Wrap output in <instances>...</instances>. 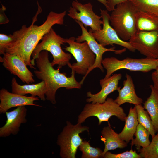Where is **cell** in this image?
I'll list each match as a JSON object with an SVG mask.
<instances>
[{
	"mask_svg": "<svg viewBox=\"0 0 158 158\" xmlns=\"http://www.w3.org/2000/svg\"><path fill=\"white\" fill-rule=\"evenodd\" d=\"M75 39L74 37L65 38L66 43L69 46L64 49L71 53L76 61L72 64L69 63L68 66L76 73L85 75L94 64L96 56L86 42H78Z\"/></svg>",
	"mask_w": 158,
	"mask_h": 158,
	"instance_id": "8",
	"label": "cell"
},
{
	"mask_svg": "<svg viewBox=\"0 0 158 158\" xmlns=\"http://www.w3.org/2000/svg\"><path fill=\"white\" fill-rule=\"evenodd\" d=\"M111 98H107L103 103H88L84 106L78 116L77 123H82L88 118L92 116L97 117L98 125L102 122H108L112 116H115L122 121H125L126 115L123 108Z\"/></svg>",
	"mask_w": 158,
	"mask_h": 158,
	"instance_id": "5",
	"label": "cell"
},
{
	"mask_svg": "<svg viewBox=\"0 0 158 158\" xmlns=\"http://www.w3.org/2000/svg\"><path fill=\"white\" fill-rule=\"evenodd\" d=\"M108 125L104 127L101 132L100 140L104 144V148L102 153V157L109 150L116 148H123L126 147L127 144L119 137L118 134L111 128L109 123Z\"/></svg>",
	"mask_w": 158,
	"mask_h": 158,
	"instance_id": "19",
	"label": "cell"
},
{
	"mask_svg": "<svg viewBox=\"0 0 158 158\" xmlns=\"http://www.w3.org/2000/svg\"><path fill=\"white\" fill-rule=\"evenodd\" d=\"M150 87V95L143 103L144 107L149 115L155 132L158 133V91L153 85Z\"/></svg>",
	"mask_w": 158,
	"mask_h": 158,
	"instance_id": "22",
	"label": "cell"
},
{
	"mask_svg": "<svg viewBox=\"0 0 158 158\" xmlns=\"http://www.w3.org/2000/svg\"><path fill=\"white\" fill-rule=\"evenodd\" d=\"M6 8L4 6L2 5V7L0 10V24L7 23H8L9 20L5 14L4 11Z\"/></svg>",
	"mask_w": 158,
	"mask_h": 158,
	"instance_id": "31",
	"label": "cell"
},
{
	"mask_svg": "<svg viewBox=\"0 0 158 158\" xmlns=\"http://www.w3.org/2000/svg\"><path fill=\"white\" fill-rule=\"evenodd\" d=\"M35 61L38 69L35 70L34 73L38 79L45 82L47 87L46 99L52 104L56 103V94L59 88L64 87L69 90L81 88L82 84L75 78V71L72 70L71 76L68 77L65 73L59 72V68L56 69L54 68L49 60L47 51L40 52Z\"/></svg>",
	"mask_w": 158,
	"mask_h": 158,
	"instance_id": "2",
	"label": "cell"
},
{
	"mask_svg": "<svg viewBox=\"0 0 158 158\" xmlns=\"http://www.w3.org/2000/svg\"><path fill=\"white\" fill-rule=\"evenodd\" d=\"M102 19L103 27L98 31H92L91 33L95 40L103 46L115 44L123 47L130 51L134 52L136 50L129 42L123 41L118 36L116 32L110 24V15L107 10L100 9Z\"/></svg>",
	"mask_w": 158,
	"mask_h": 158,
	"instance_id": "11",
	"label": "cell"
},
{
	"mask_svg": "<svg viewBox=\"0 0 158 158\" xmlns=\"http://www.w3.org/2000/svg\"><path fill=\"white\" fill-rule=\"evenodd\" d=\"M103 158H141V157L132 148L129 151H126L118 154H113L107 151L104 154Z\"/></svg>",
	"mask_w": 158,
	"mask_h": 158,
	"instance_id": "28",
	"label": "cell"
},
{
	"mask_svg": "<svg viewBox=\"0 0 158 158\" xmlns=\"http://www.w3.org/2000/svg\"><path fill=\"white\" fill-rule=\"evenodd\" d=\"M38 10L33 17L32 24L27 27L23 25L19 30L15 31L13 35L16 41L10 45L6 49L5 53L18 55L24 61L27 66L35 69L31 63V56L34 50L44 36L55 24H63L64 17L66 11L61 13L51 11L45 22L40 26L34 24L37 20V15L42 11L38 3Z\"/></svg>",
	"mask_w": 158,
	"mask_h": 158,
	"instance_id": "1",
	"label": "cell"
},
{
	"mask_svg": "<svg viewBox=\"0 0 158 158\" xmlns=\"http://www.w3.org/2000/svg\"><path fill=\"white\" fill-rule=\"evenodd\" d=\"M157 60H158V58L157 59Z\"/></svg>",
	"mask_w": 158,
	"mask_h": 158,
	"instance_id": "34",
	"label": "cell"
},
{
	"mask_svg": "<svg viewBox=\"0 0 158 158\" xmlns=\"http://www.w3.org/2000/svg\"><path fill=\"white\" fill-rule=\"evenodd\" d=\"M41 42L38 44L33 51L31 56V63L35 65V61L40 52L43 50L49 52L52 54L53 60L51 62L53 66L58 65L60 69L70 63L71 54L64 52L61 49V45L66 43L65 38L57 35L51 28L49 31L42 37Z\"/></svg>",
	"mask_w": 158,
	"mask_h": 158,
	"instance_id": "4",
	"label": "cell"
},
{
	"mask_svg": "<svg viewBox=\"0 0 158 158\" xmlns=\"http://www.w3.org/2000/svg\"><path fill=\"white\" fill-rule=\"evenodd\" d=\"M67 15L75 21L82 23L84 27H89L92 31L102 29L101 16L96 14L93 11L92 6L90 2L83 4L76 0L73 1L72 6L68 11Z\"/></svg>",
	"mask_w": 158,
	"mask_h": 158,
	"instance_id": "10",
	"label": "cell"
},
{
	"mask_svg": "<svg viewBox=\"0 0 158 158\" xmlns=\"http://www.w3.org/2000/svg\"><path fill=\"white\" fill-rule=\"evenodd\" d=\"M138 11L128 0L117 4L110 15L111 26L123 41L129 40L137 31L136 16Z\"/></svg>",
	"mask_w": 158,
	"mask_h": 158,
	"instance_id": "3",
	"label": "cell"
},
{
	"mask_svg": "<svg viewBox=\"0 0 158 158\" xmlns=\"http://www.w3.org/2000/svg\"><path fill=\"white\" fill-rule=\"evenodd\" d=\"M125 121V123L123 128L118 134V135L122 140L128 143L133 138V136L139 124L135 107L133 108L130 107Z\"/></svg>",
	"mask_w": 158,
	"mask_h": 158,
	"instance_id": "21",
	"label": "cell"
},
{
	"mask_svg": "<svg viewBox=\"0 0 158 158\" xmlns=\"http://www.w3.org/2000/svg\"><path fill=\"white\" fill-rule=\"evenodd\" d=\"M125 77L126 79L123 81V87L121 89L119 87L117 90L118 95L115 101L120 105L126 103L134 105L141 104L143 99L137 95L131 77L127 73Z\"/></svg>",
	"mask_w": 158,
	"mask_h": 158,
	"instance_id": "17",
	"label": "cell"
},
{
	"mask_svg": "<svg viewBox=\"0 0 158 158\" xmlns=\"http://www.w3.org/2000/svg\"><path fill=\"white\" fill-rule=\"evenodd\" d=\"M89 128L81 123L72 124L67 121L66 125L58 135L56 143L60 147L59 155L62 158H75L77 150L83 140L80 135L89 131Z\"/></svg>",
	"mask_w": 158,
	"mask_h": 158,
	"instance_id": "7",
	"label": "cell"
},
{
	"mask_svg": "<svg viewBox=\"0 0 158 158\" xmlns=\"http://www.w3.org/2000/svg\"><path fill=\"white\" fill-rule=\"evenodd\" d=\"M138 11L151 13L158 17V0H129Z\"/></svg>",
	"mask_w": 158,
	"mask_h": 158,
	"instance_id": "25",
	"label": "cell"
},
{
	"mask_svg": "<svg viewBox=\"0 0 158 158\" xmlns=\"http://www.w3.org/2000/svg\"><path fill=\"white\" fill-rule=\"evenodd\" d=\"M129 41L135 50L146 57L158 58V30L137 31Z\"/></svg>",
	"mask_w": 158,
	"mask_h": 158,
	"instance_id": "12",
	"label": "cell"
},
{
	"mask_svg": "<svg viewBox=\"0 0 158 158\" xmlns=\"http://www.w3.org/2000/svg\"><path fill=\"white\" fill-rule=\"evenodd\" d=\"M79 148L82 152V158L102 157L103 151L99 148L92 147L89 141H83Z\"/></svg>",
	"mask_w": 158,
	"mask_h": 158,
	"instance_id": "27",
	"label": "cell"
},
{
	"mask_svg": "<svg viewBox=\"0 0 158 158\" xmlns=\"http://www.w3.org/2000/svg\"><path fill=\"white\" fill-rule=\"evenodd\" d=\"M102 64L106 70L104 78L107 79L116 71L121 69L144 73L152 70H156L158 68V60L147 57L139 59L127 57L120 60L112 57L103 59Z\"/></svg>",
	"mask_w": 158,
	"mask_h": 158,
	"instance_id": "6",
	"label": "cell"
},
{
	"mask_svg": "<svg viewBox=\"0 0 158 158\" xmlns=\"http://www.w3.org/2000/svg\"><path fill=\"white\" fill-rule=\"evenodd\" d=\"M138 152L142 158H158V133L152 138L148 146L142 147Z\"/></svg>",
	"mask_w": 158,
	"mask_h": 158,
	"instance_id": "26",
	"label": "cell"
},
{
	"mask_svg": "<svg viewBox=\"0 0 158 158\" xmlns=\"http://www.w3.org/2000/svg\"><path fill=\"white\" fill-rule=\"evenodd\" d=\"M75 21L80 26L82 32L81 35L78 36L76 38V41L78 42H86L90 48L96 56L95 61L94 64L88 70L87 74L84 76L80 82L82 85L87 76L94 68H98L102 72H104V67L102 64V61L103 59L102 56L105 52L108 51H111L114 52L117 54H121L124 52L126 49L124 48L121 49L116 50L115 47L114 46L109 48L105 47L98 43L93 36L92 35L90 28L88 32L87 28L84 27L82 23L77 20H75Z\"/></svg>",
	"mask_w": 158,
	"mask_h": 158,
	"instance_id": "9",
	"label": "cell"
},
{
	"mask_svg": "<svg viewBox=\"0 0 158 158\" xmlns=\"http://www.w3.org/2000/svg\"><path fill=\"white\" fill-rule=\"evenodd\" d=\"M151 78L153 83V86L158 91V69L152 74Z\"/></svg>",
	"mask_w": 158,
	"mask_h": 158,
	"instance_id": "32",
	"label": "cell"
},
{
	"mask_svg": "<svg viewBox=\"0 0 158 158\" xmlns=\"http://www.w3.org/2000/svg\"><path fill=\"white\" fill-rule=\"evenodd\" d=\"M149 132L141 124L138 125L134 135L135 138L132 140L131 147L135 145L138 152L141 148L147 147L150 144Z\"/></svg>",
	"mask_w": 158,
	"mask_h": 158,
	"instance_id": "24",
	"label": "cell"
},
{
	"mask_svg": "<svg viewBox=\"0 0 158 158\" xmlns=\"http://www.w3.org/2000/svg\"><path fill=\"white\" fill-rule=\"evenodd\" d=\"M3 55V57H0V61L11 74L17 76L23 82L27 84L35 82L32 73L21 57L7 53Z\"/></svg>",
	"mask_w": 158,
	"mask_h": 158,
	"instance_id": "13",
	"label": "cell"
},
{
	"mask_svg": "<svg viewBox=\"0 0 158 158\" xmlns=\"http://www.w3.org/2000/svg\"><path fill=\"white\" fill-rule=\"evenodd\" d=\"M16 41V39L11 34L6 35L0 34V54L3 55L5 53L6 49Z\"/></svg>",
	"mask_w": 158,
	"mask_h": 158,
	"instance_id": "29",
	"label": "cell"
},
{
	"mask_svg": "<svg viewBox=\"0 0 158 158\" xmlns=\"http://www.w3.org/2000/svg\"><path fill=\"white\" fill-rule=\"evenodd\" d=\"M27 113L25 106L18 107L13 111H6L7 120L4 125L0 128V137H6L11 134H17L21 124L27 122Z\"/></svg>",
	"mask_w": 158,
	"mask_h": 158,
	"instance_id": "14",
	"label": "cell"
},
{
	"mask_svg": "<svg viewBox=\"0 0 158 158\" xmlns=\"http://www.w3.org/2000/svg\"><path fill=\"white\" fill-rule=\"evenodd\" d=\"M139 124L142 125L149 133L152 138L155 135L151 118L147 111L141 104H135Z\"/></svg>",
	"mask_w": 158,
	"mask_h": 158,
	"instance_id": "23",
	"label": "cell"
},
{
	"mask_svg": "<svg viewBox=\"0 0 158 158\" xmlns=\"http://www.w3.org/2000/svg\"><path fill=\"white\" fill-rule=\"evenodd\" d=\"M39 100L38 97H28L9 92L2 88L0 90V113H4L10 108L26 105L42 107L34 104L35 101Z\"/></svg>",
	"mask_w": 158,
	"mask_h": 158,
	"instance_id": "15",
	"label": "cell"
},
{
	"mask_svg": "<svg viewBox=\"0 0 158 158\" xmlns=\"http://www.w3.org/2000/svg\"><path fill=\"white\" fill-rule=\"evenodd\" d=\"M11 87L12 93L23 95L30 94L33 97L37 96L42 101L46 99L47 87L43 80L36 84L20 85L17 83L16 78H13L11 81Z\"/></svg>",
	"mask_w": 158,
	"mask_h": 158,
	"instance_id": "18",
	"label": "cell"
},
{
	"mask_svg": "<svg viewBox=\"0 0 158 158\" xmlns=\"http://www.w3.org/2000/svg\"><path fill=\"white\" fill-rule=\"evenodd\" d=\"M136 23L137 31L158 30V17L148 12L138 10Z\"/></svg>",
	"mask_w": 158,
	"mask_h": 158,
	"instance_id": "20",
	"label": "cell"
},
{
	"mask_svg": "<svg viewBox=\"0 0 158 158\" xmlns=\"http://www.w3.org/2000/svg\"><path fill=\"white\" fill-rule=\"evenodd\" d=\"M85 1V0H82ZM97 1L103 4L106 7L107 5V1L106 0H97Z\"/></svg>",
	"mask_w": 158,
	"mask_h": 158,
	"instance_id": "33",
	"label": "cell"
},
{
	"mask_svg": "<svg viewBox=\"0 0 158 158\" xmlns=\"http://www.w3.org/2000/svg\"><path fill=\"white\" fill-rule=\"evenodd\" d=\"M122 77L121 73L114 74L107 79L100 80V84L101 87L98 92L93 94L90 91L87 93V96L89 98L86 99L88 103H102L106 100L108 95L114 91L117 90L119 87V81Z\"/></svg>",
	"mask_w": 158,
	"mask_h": 158,
	"instance_id": "16",
	"label": "cell"
},
{
	"mask_svg": "<svg viewBox=\"0 0 158 158\" xmlns=\"http://www.w3.org/2000/svg\"><path fill=\"white\" fill-rule=\"evenodd\" d=\"M128 0H106L107 5L105 7L108 11H112L117 4Z\"/></svg>",
	"mask_w": 158,
	"mask_h": 158,
	"instance_id": "30",
	"label": "cell"
}]
</instances>
